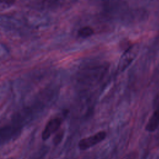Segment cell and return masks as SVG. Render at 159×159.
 Segmentation results:
<instances>
[{"mask_svg":"<svg viewBox=\"0 0 159 159\" xmlns=\"http://www.w3.org/2000/svg\"><path fill=\"white\" fill-rule=\"evenodd\" d=\"M106 135L107 133L102 130L81 139L78 142V148L81 150H88L103 141L106 138Z\"/></svg>","mask_w":159,"mask_h":159,"instance_id":"6da1fadb","label":"cell"},{"mask_svg":"<svg viewBox=\"0 0 159 159\" xmlns=\"http://www.w3.org/2000/svg\"><path fill=\"white\" fill-rule=\"evenodd\" d=\"M61 124V120L58 117H55L50 119L46 124L42 133V140H47L53 134L56 132L60 128Z\"/></svg>","mask_w":159,"mask_h":159,"instance_id":"7a4b0ae2","label":"cell"},{"mask_svg":"<svg viewBox=\"0 0 159 159\" xmlns=\"http://www.w3.org/2000/svg\"><path fill=\"white\" fill-rule=\"evenodd\" d=\"M159 126V109H156L151 115L146 125L145 130L149 132L155 131Z\"/></svg>","mask_w":159,"mask_h":159,"instance_id":"3957f363","label":"cell"},{"mask_svg":"<svg viewBox=\"0 0 159 159\" xmlns=\"http://www.w3.org/2000/svg\"><path fill=\"white\" fill-rule=\"evenodd\" d=\"M135 56V53L130 50V48L128 49L122 57L118 66V69L120 71H123L129 65L131 61L133 60Z\"/></svg>","mask_w":159,"mask_h":159,"instance_id":"277c9868","label":"cell"},{"mask_svg":"<svg viewBox=\"0 0 159 159\" xmlns=\"http://www.w3.org/2000/svg\"><path fill=\"white\" fill-rule=\"evenodd\" d=\"M94 33V30L88 26L81 28L78 30V35L81 37H88Z\"/></svg>","mask_w":159,"mask_h":159,"instance_id":"5b68a950","label":"cell"},{"mask_svg":"<svg viewBox=\"0 0 159 159\" xmlns=\"http://www.w3.org/2000/svg\"><path fill=\"white\" fill-rule=\"evenodd\" d=\"M121 159H139V153L136 151L130 152L124 155Z\"/></svg>","mask_w":159,"mask_h":159,"instance_id":"8992f818","label":"cell"},{"mask_svg":"<svg viewBox=\"0 0 159 159\" xmlns=\"http://www.w3.org/2000/svg\"><path fill=\"white\" fill-rule=\"evenodd\" d=\"M7 159H14L13 158H7Z\"/></svg>","mask_w":159,"mask_h":159,"instance_id":"52a82bcc","label":"cell"}]
</instances>
